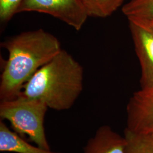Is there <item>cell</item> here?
Wrapping results in <instances>:
<instances>
[{
  "instance_id": "cell-1",
  "label": "cell",
  "mask_w": 153,
  "mask_h": 153,
  "mask_svg": "<svg viewBox=\"0 0 153 153\" xmlns=\"http://www.w3.org/2000/svg\"><path fill=\"white\" fill-rule=\"evenodd\" d=\"M1 45L9 53L1 76V100L17 98L33 74L62 49L58 39L43 29L21 33Z\"/></svg>"
},
{
  "instance_id": "cell-2",
  "label": "cell",
  "mask_w": 153,
  "mask_h": 153,
  "mask_svg": "<svg viewBox=\"0 0 153 153\" xmlns=\"http://www.w3.org/2000/svg\"><path fill=\"white\" fill-rule=\"evenodd\" d=\"M83 81L82 66L62 49L33 74L19 95L40 100L48 108L65 111L71 108L80 95Z\"/></svg>"
},
{
  "instance_id": "cell-3",
  "label": "cell",
  "mask_w": 153,
  "mask_h": 153,
  "mask_svg": "<svg viewBox=\"0 0 153 153\" xmlns=\"http://www.w3.org/2000/svg\"><path fill=\"white\" fill-rule=\"evenodd\" d=\"M47 105L43 102L22 95L11 100H1L0 117L8 121L13 131L21 137L26 136L35 145L51 149L44 128Z\"/></svg>"
},
{
  "instance_id": "cell-4",
  "label": "cell",
  "mask_w": 153,
  "mask_h": 153,
  "mask_svg": "<svg viewBox=\"0 0 153 153\" xmlns=\"http://www.w3.org/2000/svg\"><path fill=\"white\" fill-rule=\"evenodd\" d=\"M38 12L49 14L79 31L88 19L81 0H24L18 13Z\"/></svg>"
},
{
  "instance_id": "cell-5",
  "label": "cell",
  "mask_w": 153,
  "mask_h": 153,
  "mask_svg": "<svg viewBox=\"0 0 153 153\" xmlns=\"http://www.w3.org/2000/svg\"><path fill=\"white\" fill-rule=\"evenodd\" d=\"M128 19L141 66V86L153 87V21L137 18Z\"/></svg>"
},
{
  "instance_id": "cell-6",
  "label": "cell",
  "mask_w": 153,
  "mask_h": 153,
  "mask_svg": "<svg viewBox=\"0 0 153 153\" xmlns=\"http://www.w3.org/2000/svg\"><path fill=\"white\" fill-rule=\"evenodd\" d=\"M127 128L142 134H153V87L142 88L133 94L126 108Z\"/></svg>"
},
{
  "instance_id": "cell-7",
  "label": "cell",
  "mask_w": 153,
  "mask_h": 153,
  "mask_svg": "<svg viewBox=\"0 0 153 153\" xmlns=\"http://www.w3.org/2000/svg\"><path fill=\"white\" fill-rule=\"evenodd\" d=\"M125 137L121 136L110 126L99 128L86 143L82 153H126Z\"/></svg>"
},
{
  "instance_id": "cell-8",
  "label": "cell",
  "mask_w": 153,
  "mask_h": 153,
  "mask_svg": "<svg viewBox=\"0 0 153 153\" xmlns=\"http://www.w3.org/2000/svg\"><path fill=\"white\" fill-rule=\"evenodd\" d=\"M0 152L14 153H61L33 145L0 121Z\"/></svg>"
},
{
  "instance_id": "cell-9",
  "label": "cell",
  "mask_w": 153,
  "mask_h": 153,
  "mask_svg": "<svg viewBox=\"0 0 153 153\" xmlns=\"http://www.w3.org/2000/svg\"><path fill=\"white\" fill-rule=\"evenodd\" d=\"M88 16L106 18L116 11L124 0H81Z\"/></svg>"
},
{
  "instance_id": "cell-10",
  "label": "cell",
  "mask_w": 153,
  "mask_h": 153,
  "mask_svg": "<svg viewBox=\"0 0 153 153\" xmlns=\"http://www.w3.org/2000/svg\"><path fill=\"white\" fill-rule=\"evenodd\" d=\"M126 153H153V134H138L125 131Z\"/></svg>"
},
{
  "instance_id": "cell-11",
  "label": "cell",
  "mask_w": 153,
  "mask_h": 153,
  "mask_svg": "<svg viewBox=\"0 0 153 153\" xmlns=\"http://www.w3.org/2000/svg\"><path fill=\"white\" fill-rule=\"evenodd\" d=\"M122 11L127 18L153 21V0H131L123 6Z\"/></svg>"
},
{
  "instance_id": "cell-12",
  "label": "cell",
  "mask_w": 153,
  "mask_h": 153,
  "mask_svg": "<svg viewBox=\"0 0 153 153\" xmlns=\"http://www.w3.org/2000/svg\"><path fill=\"white\" fill-rule=\"evenodd\" d=\"M24 0H0V19L3 23L9 22L18 13Z\"/></svg>"
}]
</instances>
